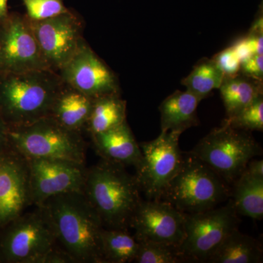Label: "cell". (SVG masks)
<instances>
[{
  "instance_id": "6da1fadb",
  "label": "cell",
  "mask_w": 263,
  "mask_h": 263,
  "mask_svg": "<svg viewBox=\"0 0 263 263\" xmlns=\"http://www.w3.org/2000/svg\"><path fill=\"white\" fill-rule=\"evenodd\" d=\"M51 224L57 245L75 263H105L101 219L83 192L60 194L39 205Z\"/></svg>"
},
{
  "instance_id": "7a4b0ae2",
  "label": "cell",
  "mask_w": 263,
  "mask_h": 263,
  "mask_svg": "<svg viewBox=\"0 0 263 263\" xmlns=\"http://www.w3.org/2000/svg\"><path fill=\"white\" fill-rule=\"evenodd\" d=\"M64 83L54 71L0 72V115L9 128L24 127L49 117Z\"/></svg>"
},
{
  "instance_id": "3957f363",
  "label": "cell",
  "mask_w": 263,
  "mask_h": 263,
  "mask_svg": "<svg viewBox=\"0 0 263 263\" xmlns=\"http://www.w3.org/2000/svg\"><path fill=\"white\" fill-rule=\"evenodd\" d=\"M83 193L107 229L128 230L142 200L134 175L125 166L102 159L86 171Z\"/></svg>"
},
{
  "instance_id": "277c9868",
  "label": "cell",
  "mask_w": 263,
  "mask_h": 263,
  "mask_svg": "<svg viewBox=\"0 0 263 263\" xmlns=\"http://www.w3.org/2000/svg\"><path fill=\"white\" fill-rule=\"evenodd\" d=\"M231 195V186L210 167L190 152L183 153L182 164L161 200L185 214L217 207Z\"/></svg>"
},
{
  "instance_id": "5b68a950",
  "label": "cell",
  "mask_w": 263,
  "mask_h": 263,
  "mask_svg": "<svg viewBox=\"0 0 263 263\" xmlns=\"http://www.w3.org/2000/svg\"><path fill=\"white\" fill-rule=\"evenodd\" d=\"M10 147L27 159H53L85 164L82 133L70 130L51 117L24 127L8 129Z\"/></svg>"
},
{
  "instance_id": "8992f818",
  "label": "cell",
  "mask_w": 263,
  "mask_h": 263,
  "mask_svg": "<svg viewBox=\"0 0 263 263\" xmlns=\"http://www.w3.org/2000/svg\"><path fill=\"white\" fill-rule=\"evenodd\" d=\"M190 153L202 161L230 186L254 157L260 145L248 132L221 124L202 138Z\"/></svg>"
},
{
  "instance_id": "52a82bcc",
  "label": "cell",
  "mask_w": 263,
  "mask_h": 263,
  "mask_svg": "<svg viewBox=\"0 0 263 263\" xmlns=\"http://www.w3.org/2000/svg\"><path fill=\"white\" fill-rule=\"evenodd\" d=\"M0 229L3 263H41L57 246L51 224L39 207L23 213Z\"/></svg>"
},
{
  "instance_id": "ba28073f",
  "label": "cell",
  "mask_w": 263,
  "mask_h": 263,
  "mask_svg": "<svg viewBox=\"0 0 263 263\" xmlns=\"http://www.w3.org/2000/svg\"><path fill=\"white\" fill-rule=\"evenodd\" d=\"M238 223L232 200L221 207L185 214V237L179 247L184 262H208L227 237L238 229Z\"/></svg>"
},
{
  "instance_id": "9c48e42d",
  "label": "cell",
  "mask_w": 263,
  "mask_h": 263,
  "mask_svg": "<svg viewBox=\"0 0 263 263\" xmlns=\"http://www.w3.org/2000/svg\"><path fill=\"white\" fill-rule=\"evenodd\" d=\"M181 135L176 132H161L155 139L139 143L142 157L134 176L141 193L148 200H161L181 168L183 159L179 147Z\"/></svg>"
},
{
  "instance_id": "30bf717a",
  "label": "cell",
  "mask_w": 263,
  "mask_h": 263,
  "mask_svg": "<svg viewBox=\"0 0 263 263\" xmlns=\"http://www.w3.org/2000/svg\"><path fill=\"white\" fill-rule=\"evenodd\" d=\"M46 69L50 70L28 17L8 13L0 20V72L18 73Z\"/></svg>"
},
{
  "instance_id": "8fae6325",
  "label": "cell",
  "mask_w": 263,
  "mask_h": 263,
  "mask_svg": "<svg viewBox=\"0 0 263 263\" xmlns=\"http://www.w3.org/2000/svg\"><path fill=\"white\" fill-rule=\"evenodd\" d=\"M29 21L48 68L58 72L85 41L82 22L70 10L53 18Z\"/></svg>"
},
{
  "instance_id": "7c38bea8",
  "label": "cell",
  "mask_w": 263,
  "mask_h": 263,
  "mask_svg": "<svg viewBox=\"0 0 263 263\" xmlns=\"http://www.w3.org/2000/svg\"><path fill=\"white\" fill-rule=\"evenodd\" d=\"M27 160L31 205L39 206L60 194L83 192L87 171L85 164L53 159Z\"/></svg>"
},
{
  "instance_id": "4fadbf2b",
  "label": "cell",
  "mask_w": 263,
  "mask_h": 263,
  "mask_svg": "<svg viewBox=\"0 0 263 263\" xmlns=\"http://www.w3.org/2000/svg\"><path fill=\"white\" fill-rule=\"evenodd\" d=\"M129 228L138 241H152L179 248L185 237V214L168 202L142 200L132 216Z\"/></svg>"
},
{
  "instance_id": "5bb4252c",
  "label": "cell",
  "mask_w": 263,
  "mask_h": 263,
  "mask_svg": "<svg viewBox=\"0 0 263 263\" xmlns=\"http://www.w3.org/2000/svg\"><path fill=\"white\" fill-rule=\"evenodd\" d=\"M57 73L65 84L91 98L120 95V86L115 72L86 41Z\"/></svg>"
},
{
  "instance_id": "9a60e30c",
  "label": "cell",
  "mask_w": 263,
  "mask_h": 263,
  "mask_svg": "<svg viewBox=\"0 0 263 263\" xmlns=\"http://www.w3.org/2000/svg\"><path fill=\"white\" fill-rule=\"evenodd\" d=\"M31 205L27 159L10 148L0 155V228Z\"/></svg>"
},
{
  "instance_id": "2e32d148",
  "label": "cell",
  "mask_w": 263,
  "mask_h": 263,
  "mask_svg": "<svg viewBox=\"0 0 263 263\" xmlns=\"http://www.w3.org/2000/svg\"><path fill=\"white\" fill-rule=\"evenodd\" d=\"M91 138L95 151L102 160L135 168L141 162V147L127 121L108 130L92 135Z\"/></svg>"
},
{
  "instance_id": "e0dca14e",
  "label": "cell",
  "mask_w": 263,
  "mask_h": 263,
  "mask_svg": "<svg viewBox=\"0 0 263 263\" xmlns=\"http://www.w3.org/2000/svg\"><path fill=\"white\" fill-rule=\"evenodd\" d=\"M94 99L64 83L49 117L70 130L82 133L91 114Z\"/></svg>"
},
{
  "instance_id": "ac0fdd59",
  "label": "cell",
  "mask_w": 263,
  "mask_h": 263,
  "mask_svg": "<svg viewBox=\"0 0 263 263\" xmlns=\"http://www.w3.org/2000/svg\"><path fill=\"white\" fill-rule=\"evenodd\" d=\"M202 101L190 91H176L164 99L160 108L161 132L182 134L189 128L199 124L197 110Z\"/></svg>"
},
{
  "instance_id": "d6986e66",
  "label": "cell",
  "mask_w": 263,
  "mask_h": 263,
  "mask_svg": "<svg viewBox=\"0 0 263 263\" xmlns=\"http://www.w3.org/2000/svg\"><path fill=\"white\" fill-rule=\"evenodd\" d=\"M232 186L230 196L238 215L262 220L263 176L245 170Z\"/></svg>"
},
{
  "instance_id": "ffe728a7",
  "label": "cell",
  "mask_w": 263,
  "mask_h": 263,
  "mask_svg": "<svg viewBox=\"0 0 263 263\" xmlns=\"http://www.w3.org/2000/svg\"><path fill=\"white\" fill-rule=\"evenodd\" d=\"M219 91L226 111V119L239 113L263 96L262 81L238 74L224 78Z\"/></svg>"
},
{
  "instance_id": "44dd1931",
  "label": "cell",
  "mask_w": 263,
  "mask_h": 263,
  "mask_svg": "<svg viewBox=\"0 0 263 263\" xmlns=\"http://www.w3.org/2000/svg\"><path fill=\"white\" fill-rule=\"evenodd\" d=\"M263 259L260 242L235 230L208 260L209 263H260Z\"/></svg>"
},
{
  "instance_id": "7402d4cb",
  "label": "cell",
  "mask_w": 263,
  "mask_h": 263,
  "mask_svg": "<svg viewBox=\"0 0 263 263\" xmlns=\"http://www.w3.org/2000/svg\"><path fill=\"white\" fill-rule=\"evenodd\" d=\"M127 118V103L120 95H109L94 99L85 127L90 136L120 125Z\"/></svg>"
},
{
  "instance_id": "603a6c76",
  "label": "cell",
  "mask_w": 263,
  "mask_h": 263,
  "mask_svg": "<svg viewBox=\"0 0 263 263\" xmlns=\"http://www.w3.org/2000/svg\"><path fill=\"white\" fill-rule=\"evenodd\" d=\"M101 237L104 262H134L140 243L128 230L104 228Z\"/></svg>"
},
{
  "instance_id": "cb8c5ba5",
  "label": "cell",
  "mask_w": 263,
  "mask_h": 263,
  "mask_svg": "<svg viewBox=\"0 0 263 263\" xmlns=\"http://www.w3.org/2000/svg\"><path fill=\"white\" fill-rule=\"evenodd\" d=\"M224 76L214 60L202 59L181 81L186 90L202 100L219 89Z\"/></svg>"
},
{
  "instance_id": "d4e9b609",
  "label": "cell",
  "mask_w": 263,
  "mask_h": 263,
  "mask_svg": "<svg viewBox=\"0 0 263 263\" xmlns=\"http://www.w3.org/2000/svg\"><path fill=\"white\" fill-rule=\"evenodd\" d=\"M139 249L133 262H184L178 247L152 241H139Z\"/></svg>"
},
{
  "instance_id": "484cf974",
  "label": "cell",
  "mask_w": 263,
  "mask_h": 263,
  "mask_svg": "<svg viewBox=\"0 0 263 263\" xmlns=\"http://www.w3.org/2000/svg\"><path fill=\"white\" fill-rule=\"evenodd\" d=\"M223 124L247 132H262L263 96L257 99L254 103L240 110L236 115L224 119Z\"/></svg>"
},
{
  "instance_id": "4316f807",
  "label": "cell",
  "mask_w": 263,
  "mask_h": 263,
  "mask_svg": "<svg viewBox=\"0 0 263 263\" xmlns=\"http://www.w3.org/2000/svg\"><path fill=\"white\" fill-rule=\"evenodd\" d=\"M30 20L41 21L69 11L63 0H22Z\"/></svg>"
},
{
  "instance_id": "83f0119b",
  "label": "cell",
  "mask_w": 263,
  "mask_h": 263,
  "mask_svg": "<svg viewBox=\"0 0 263 263\" xmlns=\"http://www.w3.org/2000/svg\"><path fill=\"white\" fill-rule=\"evenodd\" d=\"M222 72L224 78L232 77L240 73V62L230 46L218 53L212 59Z\"/></svg>"
},
{
  "instance_id": "f1b7e54d",
  "label": "cell",
  "mask_w": 263,
  "mask_h": 263,
  "mask_svg": "<svg viewBox=\"0 0 263 263\" xmlns=\"http://www.w3.org/2000/svg\"><path fill=\"white\" fill-rule=\"evenodd\" d=\"M240 73L262 81L263 57L262 54L254 55L240 64Z\"/></svg>"
},
{
  "instance_id": "f546056e",
  "label": "cell",
  "mask_w": 263,
  "mask_h": 263,
  "mask_svg": "<svg viewBox=\"0 0 263 263\" xmlns=\"http://www.w3.org/2000/svg\"><path fill=\"white\" fill-rule=\"evenodd\" d=\"M231 47L233 48V51H235V54L239 59L240 62L245 61L247 59L254 56L250 46H249L248 41H247L246 37L238 40Z\"/></svg>"
},
{
  "instance_id": "4dcf8cb0",
  "label": "cell",
  "mask_w": 263,
  "mask_h": 263,
  "mask_svg": "<svg viewBox=\"0 0 263 263\" xmlns=\"http://www.w3.org/2000/svg\"><path fill=\"white\" fill-rule=\"evenodd\" d=\"M8 129L9 127L0 115V155L10 148L8 141Z\"/></svg>"
},
{
  "instance_id": "1f68e13d",
  "label": "cell",
  "mask_w": 263,
  "mask_h": 263,
  "mask_svg": "<svg viewBox=\"0 0 263 263\" xmlns=\"http://www.w3.org/2000/svg\"><path fill=\"white\" fill-rule=\"evenodd\" d=\"M246 171L251 174L262 175L263 176V161L262 160H252L247 164Z\"/></svg>"
},
{
  "instance_id": "d6a6232c",
  "label": "cell",
  "mask_w": 263,
  "mask_h": 263,
  "mask_svg": "<svg viewBox=\"0 0 263 263\" xmlns=\"http://www.w3.org/2000/svg\"><path fill=\"white\" fill-rule=\"evenodd\" d=\"M8 0H0V20L8 14Z\"/></svg>"
},
{
  "instance_id": "836d02e7",
  "label": "cell",
  "mask_w": 263,
  "mask_h": 263,
  "mask_svg": "<svg viewBox=\"0 0 263 263\" xmlns=\"http://www.w3.org/2000/svg\"><path fill=\"white\" fill-rule=\"evenodd\" d=\"M0 263H3V259H2L1 254H0Z\"/></svg>"
}]
</instances>
